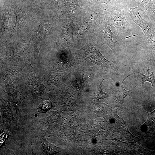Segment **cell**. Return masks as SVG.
<instances>
[{"instance_id": "cell-6", "label": "cell", "mask_w": 155, "mask_h": 155, "mask_svg": "<svg viewBox=\"0 0 155 155\" xmlns=\"http://www.w3.org/2000/svg\"><path fill=\"white\" fill-rule=\"evenodd\" d=\"M131 75L127 76L123 80L115 93V100L116 105L119 107L126 108L124 105V100L125 97L129 94L131 90H127L124 88L123 83L125 80Z\"/></svg>"}, {"instance_id": "cell-4", "label": "cell", "mask_w": 155, "mask_h": 155, "mask_svg": "<svg viewBox=\"0 0 155 155\" xmlns=\"http://www.w3.org/2000/svg\"><path fill=\"white\" fill-rule=\"evenodd\" d=\"M109 22L115 27L117 37L121 33H126L129 36L131 35V26L127 20L123 9H115L112 11Z\"/></svg>"}, {"instance_id": "cell-7", "label": "cell", "mask_w": 155, "mask_h": 155, "mask_svg": "<svg viewBox=\"0 0 155 155\" xmlns=\"http://www.w3.org/2000/svg\"><path fill=\"white\" fill-rule=\"evenodd\" d=\"M146 82H150L153 87L155 86V73L154 72H150L148 66L145 67L143 71L142 82L143 88L144 83Z\"/></svg>"}, {"instance_id": "cell-3", "label": "cell", "mask_w": 155, "mask_h": 155, "mask_svg": "<svg viewBox=\"0 0 155 155\" xmlns=\"http://www.w3.org/2000/svg\"><path fill=\"white\" fill-rule=\"evenodd\" d=\"M111 25L107 22H104L99 28L97 32L98 42L101 45L106 44L108 45L112 49L114 55L117 57L115 44L116 43L123 39L134 37L136 35H130L123 38L119 40L114 41L113 39L114 32H112L111 30Z\"/></svg>"}, {"instance_id": "cell-2", "label": "cell", "mask_w": 155, "mask_h": 155, "mask_svg": "<svg viewBox=\"0 0 155 155\" xmlns=\"http://www.w3.org/2000/svg\"><path fill=\"white\" fill-rule=\"evenodd\" d=\"M82 57L88 61L92 62L103 68H109L112 63L106 59L100 52L98 46L94 42L88 41L79 51Z\"/></svg>"}, {"instance_id": "cell-1", "label": "cell", "mask_w": 155, "mask_h": 155, "mask_svg": "<svg viewBox=\"0 0 155 155\" xmlns=\"http://www.w3.org/2000/svg\"><path fill=\"white\" fill-rule=\"evenodd\" d=\"M140 9L139 6L130 8L129 14L132 20L141 28L144 37L155 51V26L140 16L139 13Z\"/></svg>"}, {"instance_id": "cell-5", "label": "cell", "mask_w": 155, "mask_h": 155, "mask_svg": "<svg viewBox=\"0 0 155 155\" xmlns=\"http://www.w3.org/2000/svg\"><path fill=\"white\" fill-rule=\"evenodd\" d=\"M32 143L33 151L34 152H36V153L38 154H51L55 152L52 148L53 146L42 135L38 136Z\"/></svg>"}, {"instance_id": "cell-12", "label": "cell", "mask_w": 155, "mask_h": 155, "mask_svg": "<svg viewBox=\"0 0 155 155\" xmlns=\"http://www.w3.org/2000/svg\"><path fill=\"white\" fill-rule=\"evenodd\" d=\"M154 4H155V0H142L139 6L140 9L145 7L146 10L150 6Z\"/></svg>"}, {"instance_id": "cell-13", "label": "cell", "mask_w": 155, "mask_h": 155, "mask_svg": "<svg viewBox=\"0 0 155 155\" xmlns=\"http://www.w3.org/2000/svg\"><path fill=\"white\" fill-rule=\"evenodd\" d=\"M100 3H105L109 7H110L111 3L110 0H96Z\"/></svg>"}, {"instance_id": "cell-11", "label": "cell", "mask_w": 155, "mask_h": 155, "mask_svg": "<svg viewBox=\"0 0 155 155\" xmlns=\"http://www.w3.org/2000/svg\"><path fill=\"white\" fill-rule=\"evenodd\" d=\"M146 11L151 21L155 23V4L150 6Z\"/></svg>"}, {"instance_id": "cell-15", "label": "cell", "mask_w": 155, "mask_h": 155, "mask_svg": "<svg viewBox=\"0 0 155 155\" xmlns=\"http://www.w3.org/2000/svg\"></svg>"}, {"instance_id": "cell-14", "label": "cell", "mask_w": 155, "mask_h": 155, "mask_svg": "<svg viewBox=\"0 0 155 155\" xmlns=\"http://www.w3.org/2000/svg\"><path fill=\"white\" fill-rule=\"evenodd\" d=\"M153 69L154 70V72L155 73V60L154 61L153 64Z\"/></svg>"}, {"instance_id": "cell-10", "label": "cell", "mask_w": 155, "mask_h": 155, "mask_svg": "<svg viewBox=\"0 0 155 155\" xmlns=\"http://www.w3.org/2000/svg\"><path fill=\"white\" fill-rule=\"evenodd\" d=\"M51 107V104L48 101H45L40 104L38 108V111L40 113H44L49 110Z\"/></svg>"}, {"instance_id": "cell-8", "label": "cell", "mask_w": 155, "mask_h": 155, "mask_svg": "<svg viewBox=\"0 0 155 155\" xmlns=\"http://www.w3.org/2000/svg\"><path fill=\"white\" fill-rule=\"evenodd\" d=\"M146 112L148 117L144 125L150 128H155V109L151 113Z\"/></svg>"}, {"instance_id": "cell-9", "label": "cell", "mask_w": 155, "mask_h": 155, "mask_svg": "<svg viewBox=\"0 0 155 155\" xmlns=\"http://www.w3.org/2000/svg\"><path fill=\"white\" fill-rule=\"evenodd\" d=\"M104 80V79L103 80L96 86L95 89V97L98 99H103L107 97L106 94L102 90L101 87V84Z\"/></svg>"}]
</instances>
